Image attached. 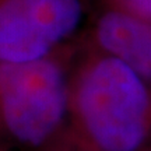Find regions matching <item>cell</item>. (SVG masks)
<instances>
[{
  "mask_svg": "<svg viewBox=\"0 0 151 151\" xmlns=\"http://www.w3.org/2000/svg\"><path fill=\"white\" fill-rule=\"evenodd\" d=\"M78 0H4L0 3V62L42 59L76 28Z\"/></svg>",
  "mask_w": 151,
  "mask_h": 151,
  "instance_id": "3",
  "label": "cell"
},
{
  "mask_svg": "<svg viewBox=\"0 0 151 151\" xmlns=\"http://www.w3.org/2000/svg\"><path fill=\"white\" fill-rule=\"evenodd\" d=\"M132 10L151 20V0H124Z\"/></svg>",
  "mask_w": 151,
  "mask_h": 151,
  "instance_id": "5",
  "label": "cell"
},
{
  "mask_svg": "<svg viewBox=\"0 0 151 151\" xmlns=\"http://www.w3.org/2000/svg\"><path fill=\"white\" fill-rule=\"evenodd\" d=\"M66 108V80L58 63L46 59L0 62V123L20 144L70 151L62 132Z\"/></svg>",
  "mask_w": 151,
  "mask_h": 151,
  "instance_id": "2",
  "label": "cell"
},
{
  "mask_svg": "<svg viewBox=\"0 0 151 151\" xmlns=\"http://www.w3.org/2000/svg\"><path fill=\"white\" fill-rule=\"evenodd\" d=\"M70 151H148L151 101L133 69L118 58L86 67L76 90Z\"/></svg>",
  "mask_w": 151,
  "mask_h": 151,
  "instance_id": "1",
  "label": "cell"
},
{
  "mask_svg": "<svg viewBox=\"0 0 151 151\" xmlns=\"http://www.w3.org/2000/svg\"><path fill=\"white\" fill-rule=\"evenodd\" d=\"M99 42L115 58L151 80V25L120 13H109L98 27Z\"/></svg>",
  "mask_w": 151,
  "mask_h": 151,
  "instance_id": "4",
  "label": "cell"
},
{
  "mask_svg": "<svg viewBox=\"0 0 151 151\" xmlns=\"http://www.w3.org/2000/svg\"><path fill=\"white\" fill-rule=\"evenodd\" d=\"M148 151H151V147H150V148H148Z\"/></svg>",
  "mask_w": 151,
  "mask_h": 151,
  "instance_id": "6",
  "label": "cell"
}]
</instances>
